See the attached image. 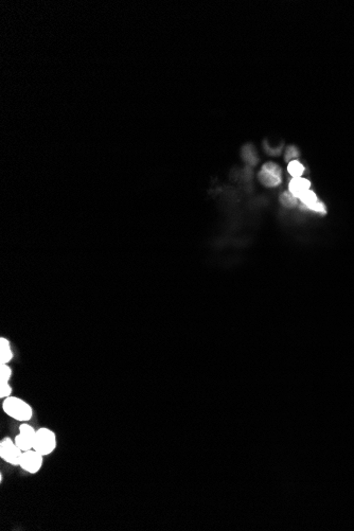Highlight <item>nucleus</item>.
Here are the masks:
<instances>
[{
    "label": "nucleus",
    "instance_id": "1",
    "mask_svg": "<svg viewBox=\"0 0 354 531\" xmlns=\"http://www.w3.org/2000/svg\"><path fill=\"white\" fill-rule=\"evenodd\" d=\"M4 412L12 419L20 422H29L33 418V407L20 398L11 396L2 402Z\"/></svg>",
    "mask_w": 354,
    "mask_h": 531
},
{
    "label": "nucleus",
    "instance_id": "2",
    "mask_svg": "<svg viewBox=\"0 0 354 531\" xmlns=\"http://www.w3.org/2000/svg\"><path fill=\"white\" fill-rule=\"evenodd\" d=\"M58 446L56 434L49 428H40L35 435L33 448L42 456H48L54 452Z\"/></svg>",
    "mask_w": 354,
    "mask_h": 531
},
{
    "label": "nucleus",
    "instance_id": "3",
    "mask_svg": "<svg viewBox=\"0 0 354 531\" xmlns=\"http://www.w3.org/2000/svg\"><path fill=\"white\" fill-rule=\"evenodd\" d=\"M22 453V450L17 446L12 438L6 437L0 441V457L6 464L13 466H20Z\"/></svg>",
    "mask_w": 354,
    "mask_h": 531
},
{
    "label": "nucleus",
    "instance_id": "4",
    "mask_svg": "<svg viewBox=\"0 0 354 531\" xmlns=\"http://www.w3.org/2000/svg\"><path fill=\"white\" fill-rule=\"evenodd\" d=\"M259 180L265 187H277V186L281 184L282 180L281 168L274 162H268L263 164L259 173Z\"/></svg>",
    "mask_w": 354,
    "mask_h": 531
},
{
    "label": "nucleus",
    "instance_id": "5",
    "mask_svg": "<svg viewBox=\"0 0 354 531\" xmlns=\"http://www.w3.org/2000/svg\"><path fill=\"white\" fill-rule=\"evenodd\" d=\"M44 457L45 456H42L34 448L26 450V452L22 453L20 466L26 473L38 474L42 468Z\"/></svg>",
    "mask_w": 354,
    "mask_h": 531
},
{
    "label": "nucleus",
    "instance_id": "6",
    "mask_svg": "<svg viewBox=\"0 0 354 531\" xmlns=\"http://www.w3.org/2000/svg\"><path fill=\"white\" fill-rule=\"evenodd\" d=\"M36 430H35L28 422H22L20 426V432L18 435L15 436L14 441L22 452L33 448Z\"/></svg>",
    "mask_w": 354,
    "mask_h": 531
},
{
    "label": "nucleus",
    "instance_id": "7",
    "mask_svg": "<svg viewBox=\"0 0 354 531\" xmlns=\"http://www.w3.org/2000/svg\"><path fill=\"white\" fill-rule=\"evenodd\" d=\"M299 200L302 202V207L306 209L313 210L315 212H320V214H326L324 205L322 202L317 200L316 194L312 190L306 191L304 196L299 198Z\"/></svg>",
    "mask_w": 354,
    "mask_h": 531
},
{
    "label": "nucleus",
    "instance_id": "8",
    "mask_svg": "<svg viewBox=\"0 0 354 531\" xmlns=\"http://www.w3.org/2000/svg\"><path fill=\"white\" fill-rule=\"evenodd\" d=\"M310 187H311V182L308 180L304 178V177H297V178H293L290 182L288 191L299 200L306 191L310 190Z\"/></svg>",
    "mask_w": 354,
    "mask_h": 531
},
{
    "label": "nucleus",
    "instance_id": "9",
    "mask_svg": "<svg viewBox=\"0 0 354 531\" xmlns=\"http://www.w3.org/2000/svg\"><path fill=\"white\" fill-rule=\"evenodd\" d=\"M14 358L11 342L8 338H0V364H8Z\"/></svg>",
    "mask_w": 354,
    "mask_h": 531
},
{
    "label": "nucleus",
    "instance_id": "10",
    "mask_svg": "<svg viewBox=\"0 0 354 531\" xmlns=\"http://www.w3.org/2000/svg\"><path fill=\"white\" fill-rule=\"evenodd\" d=\"M288 172L290 173V175L293 177V178H297V177H302L304 175V164L298 162L297 159L296 160H292L288 162Z\"/></svg>",
    "mask_w": 354,
    "mask_h": 531
},
{
    "label": "nucleus",
    "instance_id": "11",
    "mask_svg": "<svg viewBox=\"0 0 354 531\" xmlns=\"http://www.w3.org/2000/svg\"><path fill=\"white\" fill-rule=\"evenodd\" d=\"M279 200H280V202L282 204V205L284 206L286 208H288V209L295 208L297 206V202H298V198H296L290 191L283 192L280 196Z\"/></svg>",
    "mask_w": 354,
    "mask_h": 531
},
{
    "label": "nucleus",
    "instance_id": "12",
    "mask_svg": "<svg viewBox=\"0 0 354 531\" xmlns=\"http://www.w3.org/2000/svg\"><path fill=\"white\" fill-rule=\"evenodd\" d=\"M12 374V368L8 366V364H0V385L10 384Z\"/></svg>",
    "mask_w": 354,
    "mask_h": 531
},
{
    "label": "nucleus",
    "instance_id": "13",
    "mask_svg": "<svg viewBox=\"0 0 354 531\" xmlns=\"http://www.w3.org/2000/svg\"><path fill=\"white\" fill-rule=\"evenodd\" d=\"M243 158L247 162L250 164H256L258 162V157H256V150L252 146H247L243 148Z\"/></svg>",
    "mask_w": 354,
    "mask_h": 531
},
{
    "label": "nucleus",
    "instance_id": "14",
    "mask_svg": "<svg viewBox=\"0 0 354 531\" xmlns=\"http://www.w3.org/2000/svg\"><path fill=\"white\" fill-rule=\"evenodd\" d=\"M299 156V151L298 148L294 146H290L286 148V156H284V159L286 162H290L292 160H296V158Z\"/></svg>",
    "mask_w": 354,
    "mask_h": 531
},
{
    "label": "nucleus",
    "instance_id": "15",
    "mask_svg": "<svg viewBox=\"0 0 354 531\" xmlns=\"http://www.w3.org/2000/svg\"><path fill=\"white\" fill-rule=\"evenodd\" d=\"M13 389L10 384H2L0 385V399H6V398L12 396Z\"/></svg>",
    "mask_w": 354,
    "mask_h": 531
}]
</instances>
